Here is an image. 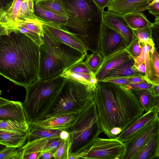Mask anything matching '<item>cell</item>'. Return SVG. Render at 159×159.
<instances>
[{
    "label": "cell",
    "instance_id": "obj_1",
    "mask_svg": "<svg viewBox=\"0 0 159 159\" xmlns=\"http://www.w3.org/2000/svg\"><path fill=\"white\" fill-rule=\"evenodd\" d=\"M94 102L102 132L115 138L143 113L134 93L125 86L98 82Z\"/></svg>",
    "mask_w": 159,
    "mask_h": 159
},
{
    "label": "cell",
    "instance_id": "obj_2",
    "mask_svg": "<svg viewBox=\"0 0 159 159\" xmlns=\"http://www.w3.org/2000/svg\"><path fill=\"white\" fill-rule=\"evenodd\" d=\"M40 47L25 34L12 32L0 36V74L25 87L39 79Z\"/></svg>",
    "mask_w": 159,
    "mask_h": 159
},
{
    "label": "cell",
    "instance_id": "obj_3",
    "mask_svg": "<svg viewBox=\"0 0 159 159\" xmlns=\"http://www.w3.org/2000/svg\"><path fill=\"white\" fill-rule=\"evenodd\" d=\"M68 12L67 31L84 44L88 51H99L103 11L93 0H62Z\"/></svg>",
    "mask_w": 159,
    "mask_h": 159
},
{
    "label": "cell",
    "instance_id": "obj_4",
    "mask_svg": "<svg viewBox=\"0 0 159 159\" xmlns=\"http://www.w3.org/2000/svg\"><path fill=\"white\" fill-rule=\"evenodd\" d=\"M42 37L43 43L39 46V79L48 80L60 75L85 58L86 55L56 41L44 32Z\"/></svg>",
    "mask_w": 159,
    "mask_h": 159
},
{
    "label": "cell",
    "instance_id": "obj_5",
    "mask_svg": "<svg viewBox=\"0 0 159 159\" xmlns=\"http://www.w3.org/2000/svg\"><path fill=\"white\" fill-rule=\"evenodd\" d=\"M64 79L61 75L46 80L38 79L25 87L22 104L28 122H36L44 118L53 105Z\"/></svg>",
    "mask_w": 159,
    "mask_h": 159
},
{
    "label": "cell",
    "instance_id": "obj_6",
    "mask_svg": "<svg viewBox=\"0 0 159 159\" xmlns=\"http://www.w3.org/2000/svg\"><path fill=\"white\" fill-rule=\"evenodd\" d=\"M66 131L69 134L68 159L89 148L102 132L93 102L79 113L72 125Z\"/></svg>",
    "mask_w": 159,
    "mask_h": 159
},
{
    "label": "cell",
    "instance_id": "obj_7",
    "mask_svg": "<svg viewBox=\"0 0 159 159\" xmlns=\"http://www.w3.org/2000/svg\"><path fill=\"white\" fill-rule=\"evenodd\" d=\"M96 84H86L65 78L53 105L43 120L67 113L78 114L93 102Z\"/></svg>",
    "mask_w": 159,
    "mask_h": 159
},
{
    "label": "cell",
    "instance_id": "obj_8",
    "mask_svg": "<svg viewBox=\"0 0 159 159\" xmlns=\"http://www.w3.org/2000/svg\"><path fill=\"white\" fill-rule=\"evenodd\" d=\"M125 150L124 143L116 138L98 137L87 149L75 156V159H121Z\"/></svg>",
    "mask_w": 159,
    "mask_h": 159
},
{
    "label": "cell",
    "instance_id": "obj_9",
    "mask_svg": "<svg viewBox=\"0 0 159 159\" xmlns=\"http://www.w3.org/2000/svg\"><path fill=\"white\" fill-rule=\"evenodd\" d=\"M127 46L124 37L119 32L106 24L103 21L99 42V52L104 59Z\"/></svg>",
    "mask_w": 159,
    "mask_h": 159
},
{
    "label": "cell",
    "instance_id": "obj_10",
    "mask_svg": "<svg viewBox=\"0 0 159 159\" xmlns=\"http://www.w3.org/2000/svg\"><path fill=\"white\" fill-rule=\"evenodd\" d=\"M159 132V120L157 117L131 139L124 143L125 154L121 159H133L138 152Z\"/></svg>",
    "mask_w": 159,
    "mask_h": 159
},
{
    "label": "cell",
    "instance_id": "obj_11",
    "mask_svg": "<svg viewBox=\"0 0 159 159\" xmlns=\"http://www.w3.org/2000/svg\"><path fill=\"white\" fill-rule=\"evenodd\" d=\"M44 32L56 41L66 44L87 55L88 50L83 43L76 36L60 28L57 25L42 21Z\"/></svg>",
    "mask_w": 159,
    "mask_h": 159
},
{
    "label": "cell",
    "instance_id": "obj_12",
    "mask_svg": "<svg viewBox=\"0 0 159 159\" xmlns=\"http://www.w3.org/2000/svg\"><path fill=\"white\" fill-rule=\"evenodd\" d=\"M63 140L60 137L36 139L23 145L24 159H39L44 152L55 153Z\"/></svg>",
    "mask_w": 159,
    "mask_h": 159
},
{
    "label": "cell",
    "instance_id": "obj_13",
    "mask_svg": "<svg viewBox=\"0 0 159 159\" xmlns=\"http://www.w3.org/2000/svg\"><path fill=\"white\" fill-rule=\"evenodd\" d=\"M154 0H112L107 11L124 16L134 12H143Z\"/></svg>",
    "mask_w": 159,
    "mask_h": 159
},
{
    "label": "cell",
    "instance_id": "obj_14",
    "mask_svg": "<svg viewBox=\"0 0 159 159\" xmlns=\"http://www.w3.org/2000/svg\"><path fill=\"white\" fill-rule=\"evenodd\" d=\"M102 16L103 21L106 24L124 37L128 46L133 40L134 35L132 30L125 19L124 16L104 10Z\"/></svg>",
    "mask_w": 159,
    "mask_h": 159
},
{
    "label": "cell",
    "instance_id": "obj_15",
    "mask_svg": "<svg viewBox=\"0 0 159 159\" xmlns=\"http://www.w3.org/2000/svg\"><path fill=\"white\" fill-rule=\"evenodd\" d=\"M23 0H13L6 11H1V35L11 33L15 25L20 22V13Z\"/></svg>",
    "mask_w": 159,
    "mask_h": 159
},
{
    "label": "cell",
    "instance_id": "obj_16",
    "mask_svg": "<svg viewBox=\"0 0 159 159\" xmlns=\"http://www.w3.org/2000/svg\"><path fill=\"white\" fill-rule=\"evenodd\" d=\"M156 107L143 114L116 138L123 143L128 141L141 131L146 125L157 118Z\"/></svg>",
    "mask_w": 159,
    "mask_h": 159
},
{
    "label": "cell",
    "instance_id": "obj_17",
    "mask_svg": "<svg viewBox=\"0 0 159 159\" xmlns=\"http://www.w3.org/2000/svg\"><path fill=\"white\" fill-rule=\"evenodd\" d=\"M0 119L28 122L22 103L0 98Z\"/></svg>",
    "mask_w": 159,
    "mask_h": 159
},
{
    "label": "cell",
    "instance_id": "obj_18",
    "mask_svg": "<svg viewBox=\"0 0 159 159\" xmlns=\"http://www.w3.org/2000/svg\"><path fill=\"white\" fill-rule=\"evenodd\" d=\"M132 57L125 49L117 52L104 59L95 73L98 82L114 69L120 66Z\"/></svg>",
    "mask_w": 159,
    "mask_h": 159
},
{
    "label": "cell",
    "instance_id": "obj_19",
    "mask_svg": "<svg viewBox=\"0 0 159 159\" xmlns=\"http://www.w3.org/2000/svg\"><path fill=\"white\" fill-rule=\"evenodd\" d=\"M78 114L73 113L63 114L49 119L40 120L36 122L46 128L66 130L73 124Z\"/></svg>",
    "mask_w": 159,
    "mask_h": 159
},
{
    "label": "cell",
    "instance_id": "obj_20",
    "mask_svg": "<svg viewBox=\"0 0 159 159\" xmlns=\"http://www.w3.org/2000/svg\"><path fill=\"white\" fill-rule=\"evenodd\" d=\"M28 122V134L24 145L36 139L60 137L61 130L46 128L36 122Z\"/></svg>",
    "mask_w": 159,
    "mask_h": 159
},
{
    "label": "cell",
    "instance_id": "obj_21",
    "mask_svg": "<svg viewBox=\"0 0 159 159\" xmlns=\"http://www.w3.org/2000/svg\"><path fill=\"white\" fill-rule=\"evenodd\" d=\"M142 51L140 55L136 57H133L134 60V65L144 63L146 67V72L144 78L146 81L153 85L154 81L152 67L151 50L152 47L146 43L140 42Z\"/></svg>",
    "mask_w": 159,
    "mask_h": 159
},
{
    "label": "cell",
    "instance_id": "obj_22",
    "mask_svg": "<svg viewBox=\"0 0 159 159\" xmlns=\"http://www.w3.org/2000/svg\"><path fill=\"white\" fill-rule=\"evenodd\" d=\"M34 12L39 19L43 21L55 23L66 29V25L68 17L48 10L35 5Z\"/></svg>",
    "mask_w": 159,
    "mask_h": 159
},
{
    "label": "cell",
    "instance_id": "obj_23",
    "mask_svg": "<svg viewBox=\"0 0 159 159\" xmlns=\"http://www.w3.org/2000/svg\"><path fill=\"white\" fill-rule=\"evenodd\" d=\"M28 132L12 133L0 131V143L5 147L18 148L24 144Z\"/></svg>",
    "mask_w": 159,
    "mask_h": 159
},
{
    "label": "cell",
    "instance_id": "obj_24",
    "mask_svg": "<svg viewBox=\"0 0 159 159\" xmlns=\"http://www.w3.org/2000/svg\"><path fill=\"white\" fill-rule=\"evenodd\" d=\"M159 132L136 154L133 159H153L158 157Z\"/></svg>",
    "mask_w": 159,
    "mask_h": 159
},
{
    "label": "cell",
    "instance_id": "obj_25",
    "mask_svg": "<svg viewBox=\"0 0 159 159\" xmlns=\"http://www.w3.org/2000/svg\"><path fill=\"white\" fill-rule=\"evenodd\" d=\"M134 64V60L132 57L127 61L108 73L102 80L116 77L127 76L139 73Z\"/></svg>",
    "mask_w": 159,
    "mask_h": 159
},
{
    "label": "cell",
    "instance_id": "obj_26",
    "mask_svg": "<svg viewBox=\"0 0 159 159\" xmlns=\"http://www.w3.org/2000/svg\"><path fill=\"white\" fill-rule=\"evenodd\" d=\"M28 122L16 120L0 119V131L12 133H20L28 131Z\"/></svg>",
    "mask_w": 159,
    "mask_h": 159
},
{
    "label": "cell",
    "instance_id": "obj_27",
    "mask_svg": "<svg viewBox=\"0 0 159 159\" xmlns=\"http://www.w3.org/2000/svg\"><path fill=\"white\" fill-rule=\"evenodd\" d=\"M124 17L132 30L151 27L153 24L141 12L130 13L124 16Z\"/></svg>",
    "mask_w": 159,
    "mask_h": 159
},
{
    "label": "cell",
    "instance_id": "obj_28",
    "mask_svg": "<svg viewBox=\"0 0 159 159\" xmlns=\"http://www.w3.org/2000/svg\"><path fill=\"white\" fill-rule=\"evenodd\" d=\"M65 78L71 79L88 85H96L98 82L95 74L71 72L66 70L61 75Z\"/></svg>",
    "mask_w": 159,
    "mask_h": 159
},
{
    "label": "cell",
    "instance_id": "obj_29",
    "mask_svg": "<svg viewBox=\"0 0 159 159\" xmlns=\"http://www.w3.org/2000/svg\"><path fill=\"white\" fill-rule=\"evenodd\" d=\"M133 91L135 93L144 112H147L152 108L155 107V97L153 95L150 89Z\"/></svg>",
    "mask_w": 159,
    "mask_h": 159
},
{
    "label": "cell",
    "instance_id": "obj_30",
    "mask_svg": "<svg viewBox=\"0 0 159 159\" xmlns=\"http://www.w3.org/2000/svg\"><path fill=\"white\" fill-rule=\"evenodd\" d=\"M35 5L68 17L67 11L62 0H40L36 2Z\"/></svg>",
    "mask_w": 159,
    "mask_h": 159
},
{
    "label": "cell",
    "instance_id": "obj_31",
    "mask_svg": "<svg viewBox=\"0 0 159 159\" xmlns=\"http://www.w3.org/2000/svg\"><path fill=\"white\" fill-rule=\"evenodd\" d=\"M24 149L22 147H5L0 151V159H24Z\"/></svg>",
    "mask_w": 159,
    "mask_h": 159
},
{
    "label": "cell",
    "instance_id": "obj_32",
    "mask_svg": "<svg viewBox=\"0 0 159 159\" xmlns=\"http://www.w3.org/2000/svg\"><path fill=\"white\" fill-rule=\"evenodd\" d=\"M104 60L101 53L98 51L86 55L84 61L91 71L95 73Z\"/></svg>",
    "mask_w": 159,
    "mask_h": 159
},
{
    "label": "cell",
    "instance_id": "obj_33",
    "mask_svg": "<svg viewBox=\"0 0 159 159\" xmlns=\"http://www.w3.org/2000/svg\"><path fill=\"white\" fill-rule=\"evenodd\" d=\"M151 27L132 30L134 35L138 39L140 42L148 44L152 48H155L154 44L152 37Z\"/></svg>",
    "mask_w": 159,
    "mask_h": 159
},
{
    "label": "cell",
    "instance_id": "obj_34",
    "mask_svg": "<svg viewBox=\"0 0 159 159\" xmlns=\"http://www.w3.org/2000/svg\"><path fill=\"white\" fill-rule=\"evenodd\" d=\"M20 22H38L41 21L35 13L30 10L27 0H23L20 13Z\"/></svg>",
    "mask_w": 159,
    "mask_h": 159
},
{
    "label": "cell",
    "instance_id": "obj_35",
    "mask_svg": "<svg viewBox=\"0 0 159 159\" xmlns=\"http://www.w3.org/2000/svg\"><path fill=\"white\" fill-rule=\"evenodd\" d=\"M41 20L38 22H21L17 23L14 27L11 32H14L17 27H23L34 33L41 37L44 36L43 25Z\"/></svg>",
    "mask_w": 159,
    "mask_h": 159
},
{
    "label": "cell",
    "instance_id": "obj_36",
    "mask_svg": "<svg viewBox=\"0 0 159 159\" xmlns=\"http://www.w3.org/2000/svg\"><path fill=\"white\" fill-rule=\"evenodd\" d=\"M152 67L154 84L159 85V55L155 48L151 50Z\"/></svg>",
    "mask_w": 159,
    "mask_h": 159
},
{
    "label": "cell",
    "instance_id": "obj_37",
    "mask_svg": "<svg viewBox=\"0 0 159 159\" xmlns=\"http://www.w3.org/2000/svg\"><path fill=\"white\" fill-rule=\"evenodd\" d=\"M69 145L68 139L63 140L54 153L55 159H68Z\"/></svg>",
    "mask_w": 159,
    "mask_h": 159
},
{
    "label": "cell",
    "instance_id": "obj_38",
    "mask_svg": "<svg viewBox=\"0 0 159 159\" xmlns=\"http://www.w3.org/2000/svg\"><path fill=\"white\" fill-rule=\"evenodd\" d=\"M125 49L132 57L139 56L141 54L142 48L138 39L134 35L133 40Z\"/></svg>",
    "mask_w": 159,
    "mask_h": 159
},
{
    "label": "cell",
    "instance_id": "obj_39",
    "mask_svg": "<svg viewBox=\"0 0 159 159\" xmlns=\"http://www.w3.org/2000/svg\"><path fill=\"white\" fill-rule=\"evenodd\" d=\"M71 72L82 73H90L92 72L84 61L80 62L67 69Z\"/></svg>",
    "mask_w": 159,
    "mask_h": 159
},
{
    "label": "cell",
    "instance_id": "obj_40",
    "mask_svg": "<svg viewBox=\"0 0 159 159\" xmlns=\"http://www.w3.org/2000/svg\"><path fill=\"white\" fill-rule=\"evenodd\" d=\"M153 85L147 82H144L138 84L130 83L125 86L129 89L134 91L144 89H152Z\"/></svg>",
    "mask_w": 159,
    "mask_h": 159
},
{
    "label": "cell",
    "instance_id": "obj_41",
    "mask_svg": "<svg viewBox=\"0 0 159 159\" xmlns=\"http://www.w3.org/2000/svg\"><path fill=\"white\" fill-rule=\"evenodd\" d=\"M151 27L154 48L159 55V26L153 24Z\"/></svg>",
    "mask_w": 159,
    "mask_h": 159
},
{
    "label": "cell",
    "instance_id": "obj_42",
    "mask_svg": "<svg viewBox=\"0 0 159 159\" xmlns=\"http://www.w3.org/2000/svg\"><path fill=\"white\" fill-rule=\"evenodd\" d=\"M100 81L112 83L122 85L126 86L130 84L126 76L118 77L103 79Z\"/></svg>",
    "mask_w": 159,
    "mask_h": 159
},
{
    "label": "cell",
    "instance_id": "obj_43",
    "mask_svg": "<svg viewBox=\"0 0 159 159\" xmlns=\"http://www.w3.org/2000/svg\"><path fill=\"white\" fill-rule=\"evenodd\" d=\"M126 77L130 83L138 84L147 82L145 80L144 75L139 73Z\"/></svg>",
    "mask_w": 159,
    "mask_h": 159
},
{
    "label": "cell",
    "instance_id": "obj_44",
    "mask_svg": "<svg viewBox=\"0 0 159 159\" xmlns=\"http://www.w3.org/2000/svg\"><path fill=\"white\" fill-rule=\"evenodd\" d=\"M147 10L150 14L152 15L155 17L159 16V2L150 4Z\"/></svg>",
    "mask_w": 159,
    "mask_h": 159
},
{
    "label": "cell",
    "instance_id": "obj_45",
    "mask_svg": "<svg viewBox=\"0 0 159 159\" xmlns=\"http://www.w3.org/2000/svg\"><path fill=\"white\" fill-rule=\"evenodd\" d=\"M96 4L102 11L106 7H107L111 0H93Z\"/></svg>",
    "mask_w": 159,
    "mask_h": 159
},
{
    "label": "cell",
    "instance_id": "obj_46",
    "mask_svg": "<svg viewBox=\"0 0 159 159\" xmlns=\"http://www.w3.org/2000/svg\"><path fill=\"white\" fill-rule=\"evenodd\" d=\"M54 152H47L44 153L40 157L39 159H54Z\"/></svg>",
    "mask_w": 159,
    "mask_h": 159
},
{
    "label": "cell",
    "instance_id": "obj_47",
    "mask_svg": "<svg viewBox=\"0 0 159 159\" xmlns=\"http://www.w3.org/2000/svg\"><path fill=\"white\" fill-rule=\"evenodd\" d=\"M134 66L139 73L144 75L146 72V67L144 63Z\"/></svg>",
    "mask_w": 159,
    "mask_h": 159
},
{
    "label": "cell",
    "instance_id": "obj_48",
    "mask_svg": "<svg viewBox=\"0 0 159 159\" xmlns=\"http://www.w3.org/2000/svg\"><path fill=\"white\" fill-rule=\"evenodd\" d=\"M150 90L155 97L159 96V85H154Z\"/></svg>",
    "mask_w": 159,
    "mask_h": 159
},
{
    "label": "cell",
    "instance_id": "obj_49",
    "mask_svg": "<svg viewBox=\"0 0 159 159\" xmlns=\"http://www.w3.org/2000/svg\"><path fill=\"white\" fill-rule=\"evenodd\" d=\"M69 136V133L65 130L61 131L60 134V138L63 140L67 139L68 138Z\"/></svg>",
    "mask_w": 159,
    "mask_h": 159
},
{
    "label": "cell",
    "instance_id": "obj_50",
    "mask_svg": "<svg viewBox=\"0 0 159 159\" xmlns=\"http://www.w3.org/2000/svg\"><path fill=\"white\" fill-rule=\"evenodd\" d=\"M33 1V0H27L28 6L30 10L32 12L35 13Z\"/></svg>",
    "mask_w": 159,
    "mask_h": 159
},
{
    "label": "cell",
    "instance_id": "obj_51",
    "mask_svg": "<svg viewBox=\"0 0 159 159\" xmlns=\"http://www.w3.org/2000/svg\"><path fill=\"white\" fill-rule=\"evenodd\" d=\"M155 107L157 110L158 111H159V96L155 97Z\"/></svg>",
    "mask_w": 159,
    "mask_h": 159
},
{
    "label": "cell",
    "instance_id": "obj_52",
    "mask_svg": "<svg viewBox=\"0 0 159 159\" xmlns=\"http://www.w3.org/2000/svg\"><path fill=\"white\" fill-rule=\"evenodd\" d=\"M153 24L155 25L159 26V16L156 17L155 21Z\"/></svg>",
    "mask_w": 159,
    "mask_h": 159
},
{
    "label": "cell",
    "instance_id": "obj_53",
    "mask_svg": "<svg viewBox=\"0 0 159 159\" xmlns=\"http://www.w3.org/2000/svg\"><path fill=\"white\" fill-rule=\"evenodd\" d=\"M157 2H159V0H154L150 4Z\"/></svg>",
    "mask_w": 159,
    "mask_h": 159
},
{
    "label": "cell",
    "instance_id": "obj_54",
    "mask_svg": "<svg viewBox=\"0 0 159 159\" xmlns=\"http://www.w3.org/2000/svg\"><path fill=\"white\" fill-rule=\"evenodd\" d=\"M157 117L159 120V111H157Z\"/></svg>",
    "mask_w": 159,
    "mask_h": 159
},
{
    "label": "cell",
    "instance_id": "obj_55",
    "mask_svg": "<svg viewBox=\"0 0 159 159\" xmlns=\"http://www.w3.org/2000/svg\"><path fill=\"white\" fill-rule=\"evenodd\" d=\"M158 158H159V151H158Z\"/></svg>",
    "mask_w": 159,
    "mask_h": 159
},
{
    "label": "cell",
    "instance_id": "obj_56",
    "mask_svg": "<svg viewBox=\"0 0 159 159\" xmlns=\"http://www.w3.org/2000/svg\"><path fill=\"white\" fill-rule=\"evenodd\" d=\"M33 0L34 1H35V2H36L38 1H39L40 0Z\"/></svg>",
    "mask_w": 159,
    "mask_h": 159
},
{
    "label": "cell",
    "instance_id": "obj_57",
    "mask_svg": "<svg viewBox=\"0 0 159 159\" xmlns=\"http://www.w3.org/2000/svg\"></svg>",
    "mask_w": 159,
    "mask_h": 159
}]
</instances>
